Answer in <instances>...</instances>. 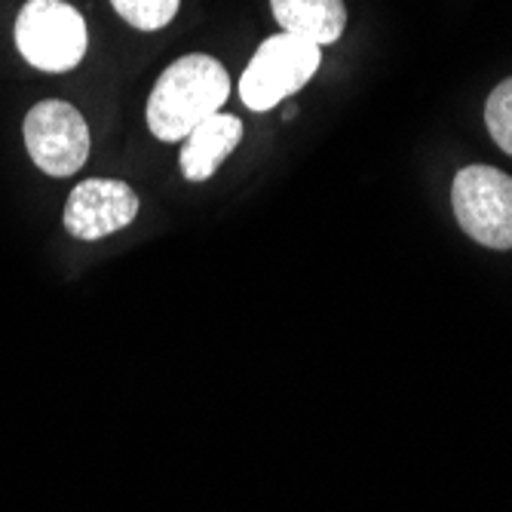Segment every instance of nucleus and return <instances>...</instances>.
<instances>
[{
  "label": "nucleus",
  "instance_id": "39448f33",
  "mask_svg": "<svg viewBox=\"0 0 512 512\" xmlns=\"http://www.w3.org/2000/svg\"><path fill=\"white\" fill-rule=\"evenodd\" d=\"M25 148L46 175H74L89 157V126L83 114L59 99L37 102L25 117Z\"/></svg>",
  "mask_w": 512,
  "mask_h": 512
},
{
  "label": "nucleus",
  "instance_id": "423d86ee",
  "mask_svg": "<svg viewBox=\"0 0 512 512\" xmlns=\"http://www.w3.org/2000/svg\"><path fill=\"white\" fill-rule=\"evenodd\" d=\"M138 215V194L123 181L89 178L80 181L65 206V227L77 240H102L123 230Z\"/></svg>",
  "mask_w": 512,
  "mask_h": 512
},
{
  "label": "nucleus",
  "instance_id": "1a4fd4ad",
  "mask_svg": "<svg viewBox=\"0 0 512 512\" xmlns=\"http://www.w3.org/2000/svg\"><path fill=\"white\" fill-rule=\"evenodd\" d=\"M111 4L138 31L166 28L178 13V0H111Z\"/></svg>",
  "mask_w": 512,
  "mask_h": 512
},
{
  "label": "nucleus",
  "instance_id": "9d476101",
  "mask_svg": "<svg viewBox=\"0 0 512 512\" xmlns=\"http://www.w3.org/2000/svg\"><path fill=\"white\" fill-rule=\"evenodd\" d=\"M485 123H488V132L494 142L506 154H512V77L503 80L500 86H494V92L488 96Z\"/></svg>",
  "mask_w": 512,
  "mask_h": 512
},
{
  "label": "nucleus",
  "instance_id": "0eeeda50",
  "mask_svg": "<svg viewBox=\"0 0 512 512\" xmlns=\"http://www.w3.org/2000/svg\"><path fill=\"white\" fill-rule=\"evenodd\" d=\"M243 138V123L234 114H212L191 129L181 148V175L188 181H206L230 157Z\"/></svg>",
  "mask_w": 512,
  "mask_h": 512
},
{
  "label": "nucleus",
  "instance_id": "6e6552de",
  "mask_svg": "<svg viewBox=\"0 0 512 512\" xmlns=\"http://www.w3.org/2000/svg\"><path fill=\"white\" fill-rule=\"evenodd\" d=\"M270 7L286 34L316 46L335 43L347 25L344 0H270Z\"/></svg>",
  "mask_w": 512,
  "mask_h": 512
},
{
  "label": "nucleus",
  "instance_id": "f03ea898",
  "mask_svg": "<svg viewBox=\"0 0 512 512\" xmlns=\"http://www.w3.org/2000/svg\"><path fill=\"white\" fill-rule=\"evenodd\" d=\"M322 62V46L307 43L295 34L267 37L258 53L252 56L249 68L240 80V99L249 111H270L286 96H295L298 89L316 74Z\"/></svg>",
  "mask_w": 512,
  "mask_h": 512
},
{
  "label": "nucleus",
  "instance_id": "f257e3e1",
  "mask_svg": "<svg viewBox=\"0 0 512 512\" xmlns=\"http://www.w3.org/2000/svg\"><path fill=\"white\" fill-rule=\"evenodd\" d=\"M230 96V77L218 59L194 53L172 62L148 99V129L160 142L188 138L197 123L218 114Z\"/></svg>",
  "mask_w": 512,
  "mask_h": 512
},
{
  "label": "nucleus",
  "instance_id": "7ed1b4c3",
  "mask_svg": "<svg viewBox=\"0 0 512 512\" xmlns=\"http://www.w3.org/2000/svg\"><path fill=\"white\" fill-rule=\"evenodd\" d=\"M16 46L40 71H71L86 53V22L65 0H28L16 19Z\"/></svg>",
  "mask_w": 512,
  "mask_h": 512
},
{
  "label": "nucleus",
  "instance_id": "20e7f679",
  "mask_svg": "<svg viewBox=\"0 0 512 512\" xmlns=\"http://www.w3.org/2000/svg\"><path fill=\"white\" fill-rule=\"evenodd\" d=\"M457 224L488 249H512V178L494 166L460 169L451 188Z\"/></svg>",
  "mask_w": 512,
  "mask_h": 512
}]
</instances>
